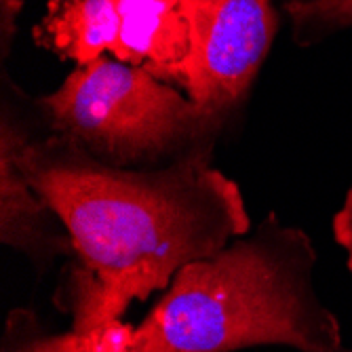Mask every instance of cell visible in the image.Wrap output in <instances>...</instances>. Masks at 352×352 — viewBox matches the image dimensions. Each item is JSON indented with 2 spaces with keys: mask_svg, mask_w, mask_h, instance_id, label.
<instances>
[{
  "mask_svg": "<svg viewBox=\"0 0 352 352\" xmlns=\"http://www.w3.org/2000/svg\"><path fill=\"white\" fill-rule=\"evenodd\" d=\"M0 150L66 226L74 260L98 276L106 318L163 294L184 266L253 228L239 184L211 163V150L154 169L102 163L53 133L41 98L25 95L5 68Z\"/></svg>",
  "mask_w": 352,
  "mask_h": 352,
  "instance_id": "cell-1",
  "label": "cell"
},
{
  "mask_svg": "<svg viewBox=\"0 0 352 352\" xmlns=\"http://www.w3.org/2000/svg\"><path fill=\"white\" fill-rule=\"evenodd\" d=\"M318 255L298 226L268 213L247 234L184 266L138 323V352H236L287 346L336 352L342 327L314 285Z\"/></svg>",
  "mask_w": 352,
  "mask_h": 352,
  "instance_id": "cell-2",
  "label": "cell"
},
{
  "mask_svg": "<svg viewBox=\"0 0 352 352\" xmlns=\"http://www.w3.org/2000/svg\"><path fill=\"white\" fill-rule=\"evenodd\" d=\"M51 131L102 163L154 169L215 150L223 126L186 93L142 68L100 57L41 98Z\"/></svg>",
  "mask_w": 352,
  "mask_h": 352,
  "instance_id": "cell-3",
  "label": "cell"
},
{
  "mask_svg": "<svg viewBox=\"0 0 352 352\" xmlns=\"http://www.w3.org/2000/svg\"><path fill=\"white\" fill-rule=\"evenodd\" d=\"M192 57L184 93L223 129L245 104L278 30L274 0H184Z\"/></svg>",
  "mask_w": 352,
  "mask_h": 352,
  "instance_id": "cell-4",
  "label": "cell"
},
{
  "mask_svg": "<svg viewBox=\"0 0 352 352\" xmlns=\"http://www.w3.org/2000/svg\"><path fill=\"white\" fill-rule=\"evenodd\" d=\"M120 15L114 59L184 89L192 34L184 0H114Z\"/></svg>",
  "mask_w": 352,
  "mask_h": 352,
  "instance_id": "cell-5",
  "label": "cell"
},
{
  "mask_svg": "<svg viewBox=\"0 0 352 352\" xmlns=\"http://www.w3.org/2000/svg\"><path fill=\"white\" fill-rule=\"evenodd\" d=\"M120 15L114 0H47L43 19L32 30L34 43L76 66L114 53Z\"/></svg>",
  "mask_w": 352,
  "mask_h": 352,
  "instance_id": "cell-6",
  "label": "cell"
},
{
  "mask_svg": "<svg viewBox=\"0 0 352 352\" xmlns=\"http://www.w3.org/2000/svg\"><path fill=\"white\" fill-rule=\"evenodd\" d=\"M53 302L61 314H68L72 331L82 352H138L135 329L122 318H104L102 285L91 270L76 260L61 270Z\"/></svg>",
  "mask_w": 352,
  "mask_h": 352,
  "instance_id": "cell-7",
  "label": "cell"
},
{
  "mask_svg": "<svg viewBox=\"0 0 352 352\" xmlns=\"http://www.w3.org/2000/svg\"><path fill=\"white\" fill-rule=\"evenodd\" d=\"M294 43L310 47L352 30V0H285Z\"/></svg>",
  "mask_w": 352,
  "mask_h": 352,
  "instance_id": "cell-8",
  "label": "cell"
},
{
  "mask_svg": "<svg viewBox=\"0 0 352 352\" xmlns=\"http://www.w3.org/2000/svg\"><path fill=\"white\" fill-rule=\"evenodd\" d=\"M0 352H82L76 333L51 331L36 310L13 308L7 314Z\"/></svg>",
  "mask_w": 352,
  "mask_h": 352,
  "instance_id": "cell-9",
  "label": "cell"
},
{
  "mask_svg": "<svg viewBox=\"0 0 352 352\" xmlns=\"http://www.w3.org/2000/svg\"><path fill=\"white\" fill-rule=\"evenodd\" d=\"M331 232L340 249L346 253V268L352 274V184L348 186L344 201L331 219Z\"/></svg>",
  "mask_w": 352,
  "mask_h": 352,
  "instance_id": "cell-10",
  "label": "cell"
},
{
  "mask_svg": "<svg viewBox=\"0 0 352 352\" xmlns=\"http://www.w3.org/2000/svg\"><path fill=\"white\" fill-rule=\"evenodd\" d=\"M336 352H352V348H344V346H342V348H340V350H336Z\"/></svg>",
  "mask_w": 352,
  "mask_h": 352,
  "instance_id": "cell-11",
  "label": "cell"
}]
</instances>
